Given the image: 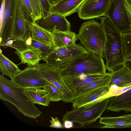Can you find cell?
<instances>
[{
    "label": "cell",
    "mask_w": 131,
    "mask_h": 131,
    "mask_svg": "<svg viewBox=\"0 0 131 131\" xmlns=\"http://www.w3.org/2000/svg\"><path fill=\"white\" fill-rule=\"evenodd\" d=\"M111 77L110 72L103 78L81 87L73 92L75 98L92 90L108 85L110 82Z\"/></svg>",
    "instance_id": "44dd1931"
},
{
    "label": "cell",
    "mask_w": 131,
    "mask_h": 131,
    "mask_svg": "<svg viewBox=\"0 0 131 131\" xmlns=\"http://www.w3.org/2000/svg\"><path fill=\"white\" fill-rule=\"evenodd\" d=\"M110 73L111 77L108 85L111 88L113 86L121 89L131 85V71L125 64Z\"/></svg>",
    "instance_id": "2e32d148"
},
{
    "label": "cell",
    "mask_w": 131,
    "mask_h": 131,
    "mask_svg": "<svg viewBox=\"0 0 131 131\" xmlns=\"http://www.w3.org/2000/svg\"><path fill=\"white\" fill-rule=\"evenodd\" d=\"M51 120H50L51 125L50 127L52 128H62L63 126L60 122L58 120L57 117L53 118L50 117Z\"/></svg>",
    "instance_id": "4dcf8cb0"
},
{
    "label": "cell",
    "mask_w": 131,
    "mask_h": 131,
    "mask_svg": "<svg viewBox=\"0 0 131 131\" xmlns=\"http://www.w3.org/2000/svg\"><path fill=\"white\" fill-rule=\"evenodd\" d=\"M110 90L108 85L77 97L72 103V108L79 107L98 99L107 94Z\"/></svg>",
    "instance_id": "e0dca14e"
},
{
    "label": "cell",
    "mask_w": 131,
    "mask_h": 131,
    "mask_svg": "<svg viewBox=\"0 0 131 131\" xmlns=\"http://www.w3.org/2000/svg\"><path fill=\"white\" fill-rule=\"evenodd\" d=\"M108 73L94 74H81L63 78L67 86L73 93L81 87L101 79L106 75Z\"/></svg>",
    "instance_id": "5bb4252c"
},
{
    "label": "cell",
    "mask_w": 131,
    "mask_h": 131,
    "mask_svg": "<svg viewBox=\"0 0 131 131\" xmlns=\"http://www.w3.org/2000/svg\"><path fill=\"white\" fill-rule=\"evenodd\" d=\"M15 53L21 60L19 64H26L28 67H34L41 60L40 56L32 49L28 48L22 51L15 50Z\"/></svg>",
    "instance_id": "7402d4cb"
},
{
    "label": "cell",
    "mask_w": 131,
    "mask_h": 131,
    "mask_svg": "<svg viewBox=\"0 0 131 131\" xmlns=\"http://www.w3.org/2000/svg\"><path fill=\"white\" fill-rule=\"evenodd\" d=\"M77 35L81 44L88 51L104 58L105 37L101 23L94 19L84 22Z\"/></svg>",
    "instance_id": "277c9868"
},
{
    "label": "cell",
    "mask_w": 131,
    "mask_h": 131,
    "mask_svg": "<svg viewBox=\"0 0 131 131\" xmlns=\"http://www.w3.org/2000/svg\"><path fill=\"white\" fill-rule=\"evenodd\" d=\"M88 51L82 45L76 43L56 48L43 61L50 67L61 71Z\"/></svg>",
    "instance_id": "8992f818"
},
{
    "label": "cell",
    "mask_w": 131,
    "mask_h": 131,
    "mask_svg": "<svg viewBox=\"0 0 131 131\" xmlns=\"http://www.w3.org/2000/svg\"><path fill=\"white\" fill-rule=\"evenodd\" d=\"M84 0H61L52 5L50 13L65 17L69 16L77 12Z\"/></svg>",
    "instance_id": "9a60e30c"
},
{
    "label": "cell",
    "mask_w": 131,
    "mask_h": 131,
    "mask_svg": "<svg viewBox=\"0 0 131 131\" xmlns=\"http://www.w3.org/2000/svg\"><path fill=\"white\" fill-rule=\"evenodd\" d=\"M2 46L11 47L15 50L22 51L28 48L25 41L21 39L9 37L0 43Z\"/></svg>",
    "instance_id": "83f0119b"
},
{
    "label": "cell",
    "mask_w": 131,
    "mask_h": 131,
    "mask_svg": "<svg viewBox=\"0 0 131 131\" xmlns=\"http://www.w3.org/2000/svg\"><path fill=\"white\" fill-rule=\"evenodd\" d=\"M43 9L42 18L47 17L50 13L52 5L49 0H40Z\"/></svg>",
    "instance_id": "f546056e"
},
{
    "label": "cell",
    "mask_w": 131,
    "mask_h": 131,
    "mask_svg": "<svg viewBox=\"0 0 131 131\" xmlns=\"http://www.w3.org/2000/svg\"><path fill=\"white\" fill-rule=\"evenodd\" d=\"M60 0H49L52 5L55 4Z\"/></svg>",
    "instance_id": "e575fe53"
},
{
    "label": "cell",
    "mask_w": 131,
    "mask_h": 131,
    "mask_svg": "<svg viewBox=\"0 0 131 131\" xmlns=\"http://www.w3.org/2000/svg\"><path fill=\"white\" fill-rule=\"evenodd\" d=\"M106 70L103 58L88 51L61 71V74L64 77L81 74H105L106 73Z\"/></svg>",
    "instance_id": "5b68a950"
},
{
    "label": "cell",
    "mask_w": 131,
    "mask_h": 131,
    "mask_svg": "<svg viewBox=\"0 0 131 131\" xmlns=\"http://www.w3.org/2000/svg\"><path fill=\"white\" fill-rule=\"evenodd\" d=\"M51 32L54 45L57 48L75 44L78 40L77 35L71 30L63 31L54 29Z\"/></svg>",
    "instance_id": "ac0fdd59"
},
{
    "label": "cell",
    "mask_w": 131,
    "mask_h": 131,
    "mask_svg": "<svg viewBox=\"0 0 131 131\" xmlns=\"http://www.w3.org/2000/svg\"><path fill=\"white\" fill-rule=\"evenodd\" d=\"M99 123L105 125L101 128H123L131 127V114L119 116H105L100 118Z\"/></svg>",
    "instance_id": "d6986e66"
},
{
    "label": "cell",
    "mask_w": 131,
    "mask_h": 131,
    "mask_svg": "<svg viewBox=\"0 0 131 131\" xmlns=\"http://www.w3.org/2000/svg\"><path fill=\"white\" fill-rule=\"evenodd\" d=\"M105 35L104 49L106 70L110 72L125 64L122 33L107 16L100 17Z\"/></svg>",
    "instance_id": "6da1fadb"
},
{
    "label": "cell",
    "mask_w": 131,
    "mask_h": 131,
    "mask_svg": "<svg viewBox=\"0 0 131 131\" xmlns=\"http://www.w3.org/2000/svg\"><path fill=\"white\" fill-rule=\"evenodd\" d=\"M18 65L0 52V69L3 75H7L12 79L21 71Z\"/></svg>",
    "instance_id": "603a6c76"
},
{
    "label": "cell",
    "mask_w": 131,
    "mask_h": 131,
    "mask_svg": "<svg viewBox=\"0 0 131 131\" xmlns=\"http://www.w3.org/2000/svg\"><path fill=\"white\" fill-rule=\"evenodd\" d=\"M0 98L12 103L27 117L36 119L42 113L34 105L25 89L16 85L3 74L0 75Z\"/></svg>",
    "instance_id": "7a4b0ae2"
},
{
    "label": "cell",
    "mask_w": 131,
    "mask_h": 131,
    "mask_svg": "<svg viewBox=\"0 0 131 131\" xmlns=\"http://www.w3.org/2000/svg\"><path fill=\"white\" fill-rule=\"evenodd\" d=\"M35 23L40 26L52 31L56 29L65 31H70L71 24L66 17L54 13H50L44 19L36 20Z\"/></svg>",
    "instance_id": "7c38bea8"
},
{
    "label": "cell",
    "mask_w": 131,
    "mask_h": 131,
    "mask_svg": "<svg viewBox=\"0 0 131 131\" xmlns=\"http://www.w3.org/2000/svg\"><path fill=\"white\" fill-rule=\"evenodd\" d=\"M28 46L38 54L43 61L57 48L55 46L48 45L32 39L31 45Z\"/></svg>",
    "instance_id": "484cf974"
},
{
    "label": "cell",
    "mask_w": 131,
    "mask_h": 131,
    "mask_svg": "<svg viewBox=\"0 0 131 131\" xmlns=\"http://www.w3.org/2000/svg\"><path fill=\"white\" fill-rule=\"evenodd\" d=\"M111 0H84L77 12L78 16L86 20L106 16Z\"/></svg>",
    "instance_id": "30bf717a"
},
{
    "label": "cell",
    "mask_w": 131,
    "mask_h": 131,
    "mask_svg": "<svg viewBox=\"0 0 131 131\" xmlns=\"http://www.w3.org/2000/svg\"><path fill=\"white\" fill-rule=\"evenodd\" d=\"M10 81L17 86L25 89L43 88L48 83L35 67L28 66Z\"/></svg>",
    "instance_id": "ba28073f"
},
{
    "label": "cell",
    "mask_w": 131,
    "mask_h": 131,
    "mask_svg": "<svg viewBox=\"0 0 131 131\" xmlns=\"http://www.w3.org/2000/svg\"><path fill=\"white\" fill-rule=\"evenodd\" d=\"M34 21L22 0H18L16 15L10 37L25 42L31 38L30 26Z\"/></svg>",
    "instance_id": "52a82bcc"
},
{
    "label": "cell",
    "mask_w": 131,
    "mask_h": 131,
    "mask_svg": "<svg viewBox=\"0 0 131 131\" xmlns=\"http://www.w3.org/2000/svg\"><path fill=\"white\" fill-rule=\"evenodd\" d=\"M106 16L122 33L130 31V24L124 5V0H112Z\"/></svg>",
    "instance_id": "9c48e42d"
},
{
    "label": "cell",
    "mask_w": 131,
    "mask_h": 131,
    "mask_svg": "<svg viewBox=\"0 0 131 131\" xmlns=\"http://www.w3.org/2000/svg\"><path fill=\"white\" fill-rule=\"evenodd\" d=\"M129 2L131 3V0H127Z\"/></svg>",
    "instance_id": "d590c367"
},
{
    "label": "cell",
    "mask_w": 131,
    "mask_h": 131,
    "mask_svg": "<svg viewBox=\"0 0 131 131\" xmlns=\"http://www.w3.org/2000/svg\"><path fill=\"white\" fill-rule=\"evenodd\" d=\"M34 21L42 18L43 9L40 0H22Z\"/></svg>",
    "instance_id": "d4e9b609"
},
{
    "label": "cell",
    "mask_w": 131,
    "mask_h": 131,
    "mask_svg": "<svg viewBox=\"0 0 131 131\" xmlns=\"http://www.w3.org/2000/svg\"><path fill=\"white\" fill-rule=\"evenodd\" d=\"M64 127L66 128H70L73 126V122L69 120H66L63 122Z\"/></svg>",
    "instance_id": "d6a6232c"
},
{
    "label": "cell",
    "mask_w": 131,
    "mask_h": 131,
    "mask_svg": "<svg viewBox=\"0 0 131 131\" xmlns=\"http://www.w3.org/2000/svg\"><path fill=\"white\" fill-rule=\"evenodd\" d=\"M125 64L131 71V60L126 61H125Z\"/></svg>",
    "instance_id": "836d02e7"
},
{
    "label": "cell",
    "mask_w": 131,
    "mask_h": 131,
    "mask_svg": "<svg viewBox=\"0 0 131 131\" xmlns=\"http://www.w3.org/2000/svg\"><path fill=\"white\" fill-rule=\"evenodd\" d=\"M32 40L51 46H55L52 32L40 26L34 22L30 26Z\"/></svg>",
    "instance_id": "ffe728a7"
},
{
    "label": "cell",
    "mask_w": 131,
    "mask_h": 131,
    "mask_svg": "<svg viewBox=\"0 0 131 131\" xmlns=\"http://www.w3.org/2000/svg\"><path fill=\"white\" fill-rule=\"evenodd\" d=\"M122 38L126 61L131 60V32L122 33Z\"/></svg>",
    "instance_id": "f1b7e54d"
},
{
    "label": "cell",
    "mask_w": 131,
    "mask_h": 131,
    "mask_svg": "<svg viewBox=\"0 0 131 131\" xmlns=\"http://www.w3.org/2000/svg\"><path fill=\"white\" fill-rule=\"evenodd\" d=\"M124 5L126 10L130 24L131 32V3L127 0H124Z\"/></svg>",
    "instance_id": "1f68e13d"
},
{
    "label": "cell",
    "mask_w": 131,
    "mask_h": 131,
    "mask_svg": "<svg viewBox=\"0 0 131 131\" xmlns=\"http://www.w3.org/2000/svg\"><path fill=\"white\" fill-rule=\"evenodd\" d=\"M18 0H5L3 23L0 26L1 43L11 36L15 17Z\"/></svg>",
    "instance_id": "8fae6325"
},
{
    "label": "cell",
    "mask_w": 131,
    "mask_h": 131,
    "mask_svg": "<svg viewBox=\"0 0 131 131\" xmlns=\"http://www.w3.org/2000/svg\"><path fill=\"white\" fill-rule=\"evenodd\" d=\"M25 90L33 103L49 106L50 101L44 89L37 88Z\"/></svg>",
    "instance_id": "cb8c5ba5"
},
{
    "label": "cell",
    "mask_w": 131,
    "mask_h": 131,
    "mask_svg": "<svg viewBox=\"0 0 131 131\" xmlns=\"http://www.w3.org/2000/svg\"><path fill=\"white\" fill-rule=\"evenodd\" d=\"M107 110L116 112H131V87L122 93L111 96Z\"/></svg>",
    "instance_id": "4fadbf2b"
},
{
    "label": "cell",
    "mask_w": 131,
    "mask_h": 131,
    "mask_svg": "<svg viewBox=\"0 0 131 131\" xmlns=\"http://www.w3.org/2000/svg\"><path fill=\"white\" fill-rule=\"evenodd\" d=\"M111 96L101 98L67 111L63 115L62 121L69 120L82 126L87 125L96 121L107 110Z\"/></svg>",
    "instance_id": "3957f363"
},
{
    "label": "cell",
    "mask_w": 131,
    "mask_h": 131,
    "mask_svg": "<svg viewBox=\"0 0 131 131\" xmlns=\"http://www.w3.org/2000/svg\"><path fill=\"white\" fill-rule=\"evenodd\" d=\"M50 101L58 102L62 100V95L58 88L52 83L48 82L43 88Z\"/></svg>",
    "instance_id": "4316f807"
}]
</instances>
